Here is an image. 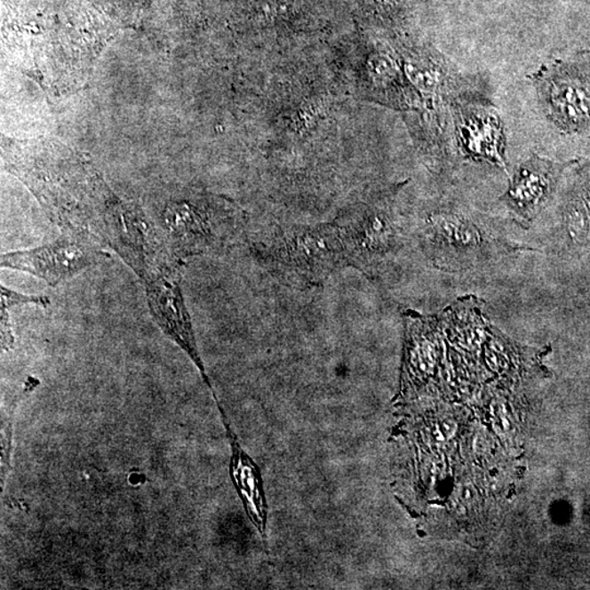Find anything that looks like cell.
Returning a JSON list of instances; mask_svg holds the SVG:
<instances>
[{
    "instance_id": "2",
    "label": "cell",
    "mask_w": 590,
    "mask_h": 590,
    "mask_svg": "<svg viewBox=\"0 0 590 590\" xmlns=\"http://www.w3.org/2000/svg\"><path fill=\"white\" fill-rule=\"evenodd\" d=\"M423 251L435 267L464 271L516 251L489 219L460 212H435L420 232Z\"/></svg>"
},
{
    "instance_id": "5",
    "label": "cell",
    "mask_w": 590,
    "mask_h": 590,
    "mask_svg": "<svg viewBox=\"0 0 590 590\" xmlns=\"http://www.w3.org/2000/svg\"><path fill=\"white\" fill-rule=\"evenodd\" d=\"M348 250L350 267L378 274L401 251L406 232L388 209L366 208L337 222Z\"/></svg>"
},
{
    "instance_id": "9",
    "label": "cell",
    "mask_w": 590,
    "mask_h": 590,
    "mask_svg": "<svg viewBox=\"0 0 590 590\" xmlns=\"http://www.w3.org/2000/svg\"><path fill=\"white\" fill-rule=\"evenodd\" d=\"M0 299H2V308H13L17 306H26V304H33L41 307H47L50 306L51 299L46 295H28L13 291V290L4 287L2 284L0 287Z\"/></svg>"
},
{
    "instance_id": "8",
    "label": "cell",
    "mask_w": 590,
    "mask_h": 590,
    "mask_svg": "<svg viewBox=\"0 0 590 590\" xmlns=\"http://www.w3.org/2000/svg\"><path fill=\"white\" fill-rule=\"evenodd\" d=\"M552 116L574 128L590 123V79L570 68L556 69L540 88Z\"/></svg>"
},
{
    "instance_id": "7",
    "label": "cell",
    "mask_w": 590,
    "mask_h": 590,
    "mask_svg": "<svg viewBox=\"0 0 590 590\" xmlns=\"http://www.w3.org/2000/svg\"><path fill=\"white\" fill-rule=\"evenodd\" d=\"M558 175V166L534 156L518 170L502 201L518 220L530 223L548 202Z\"/></svg>"
},
{
    "instance_id": "4",
    "label": "cell",
    "mask_w": 590,
    "mask_h": 590,
    "mask_svg": "<svg viewBox=\"0 0 590 590\" xmlns=\"http://www.w3.org/2000/svg\"><path fill=\"white\" fill-rule=\"evenodd\" d=\"M108 257L93 237L85 233L63 231L59 239L49 244L4 254L2 267L23 271L56 287Z\"/></svg>"
},
{
    "instance_id": "3",
    "label": "cell",
    "mask_w": 590,
    "mask_h": 590,
    "mask_svg": "<svg viewBox=\"0 0 590 590\" xmlns=\"http://www.w3.org/2000/svg\"><path fill=\"white\" fill-rule=\"evenodd\" d=\"M158 230L176 259L215 254L231 247L242 235V218L203 203L174 202L162 212Z\"/></svg>"
},
{
    "instance_id": "6",
    "label": "cell",
    "mask_w": 590,
    "mask_h": 590,
    "mask_svg": "<svg viewBox=\"0 0 590 590\" xmlns=\"http://www.w3.org/2000/svg\"><path fill=\"white\" fill-rule=\"evenodd\" d=\"M183 271L184 267L176 268L145 283L148 306L161 330L187 352L208 382L202 360L199 358L192 320L180 287Z\"/></svg>"
},
{
    "instance_id": "1",
    "label": "cell",
    "mask_w": 590,
    "mask_h": 590,
    "mask_svg": "<svg viewBox=\"0 0 590 590\" xmlns=\"http://www.w3.org/2000/svg\"><path fill=\"white\" fill-rule=\"evenodd\" d=\"M256 259L278 278L295 285H317L350 267L338 223L270 232L253 247Z\"/></svg>"
}]
</instances>
